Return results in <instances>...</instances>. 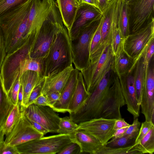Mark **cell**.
Listing matches in <instances>:
<instances>
[{"label": "cell", "mask_w": 154, "mask_h": 154, "mask_svg": "<svg viewBox=\"0 0 154 154\" xmlns=\"http://www.w3.org/2000/svg\"><path fill=\"white\" fill-rule=\"evenodd\" d=\"M125 104L119 78L109 70L90 93L81 107L69 117L79 124L91 119L122 118L120 108Z\"/></svg>", "instance_id": "obj_1"}, {"label": "cell", "mask_w": 154, "mask_h": 154, "mask_svg": "<svg viewBox=\"0 0 154 154\" xmlns=\"http://www.w3.org/2000/svg\"><path fill=\"white\" fill-rule=\"evenodd\" d=\"M33 1L29 0L0 18V27L3 32L7 54L17 50L27 40L24 36Z\"/></svg>", "instance_id": "obj_2"}, {"label": "cell", "mask_w": 154, "mask_h": 154, "mask_svg": "<svg viewBox=\"0 0 154 154\" xmlns=\"http://www.w3.org/2000/svg\"><path fill=\"white\" fill-rule=\"evenodd\" d=\"M72 63L71 41L64 26L57 33L44 58V77L58 73Z\"/></svg>", "instance_id": "obj_3"}, {"label": "cell", "mask_w": 154, "mask_h": 154, "mask_svg": "<svg viewBox=\"0 0 154 154\" xmlns=\"http://www.w3.org/2000/svg\"><path fill=\"white\" fill-rule=\"evenodd\" d=\"M64 26L56 2L39 28L31 51L30 57L44 59L57 33Z\"/></svg>", "instance_id": "obj_4"}, {"label": "cell", "mask_w": 154, "mask_h": 154, "mask_svg": "<svg viewBox=\"0 0 154 154\" xmlns=\"http://www.w3.org/2000/svg\"><path fill=\"white\" fill-rule=\"evenodd\" d=\"M25 42L13 52L7 54L0 73L4 89L8 95L12 87L19 79V68L21 61L30 57L31 50L35 42L36 35L30 33Z\"/></svg>", "instance_id": "obj_5"}, {"label": "cell", "mask_w": 154, "mask_h": 154, "mask_svg": "<svg viewBox=\"0 0 154 154\" xmlns=\"http://www.w3.org/2000/svg\"><path fill=\"white\" fill-rule=\"evenodd\" d=\"M114 56L109 43L99 57L90 60L88 67L80 71L89 94L95 89L107 72L114 69Z\"/></svg>", "instance_id": "obj_6"}, {"label": "cell", "mask_w": 154, "mask_h": 154, "mask_svg": "<svg viewBox=\"0 0 154 154\" xmlns=\"http://www.w3.org/2000/svg\"><path fill=\"white\" fill-rule=\"evenodd\" d=\"M102 16L103 14L92 20L71 41L72 63L75 68L80 71L89 64L91 42Z\"/></svg>", "instance_id": "obj_7"}, {"label": "cell", "mask_w": 154, "mask_h": 154, "mask_svg": "<svg viewBox=\"0 0 154 154\" xmlns=\"http://www.w3.org/2000/svg\"><path fill=\"white\" fill-rule=\"evenodd\" d=\"M70 134H60L34 139L16 146L19 154H55L72 142Z\"/></svg>", "instance_id": "obj_8"}, {"label": "cell", "mask_w": 154, "mask_h": 154, "mask_svg": "<svg viewBox=\"0 0 154 154\" xmlns=\"http://www.w3.org/2000/svg\"><path fill=\"white\" fill-rule=\"evenodd\" d=\"M154 38V18L146 26L125 38L124 51L133 61L132 71Z\"/></svg>", "instance_id": "obj_9"}, {"label": "cell", "mask_w": 154, "mask_h": 154, "mask_svg": "<svg viewBox=\"0 0 154 154\" xmlns=\"http://www.w3.org/2000/svg\"><path fill=\"white\" fill-rule=\"evenodd\" d=\"M130 34L142 28L154 18V0H128Z\"/></svg>", "instance_id": "obj_10"}, {"label": "cell", "mask_w": 154, "mask_h": 154, "mask_svg": "<svg viewBox=\"0 0 154 154\" xmlns=\"http://www.w3.org/2000/svg\"><path fill=\"white\" fill-rule=\"evenodd\" d=\"M44 135L32 126L23 110L21 112L19 117L11 132L5 136L4 143L16 146Z\"/></svg>", "instance_id": "obj_11"}, {"label": "cell", "mask_w": 154, "mask_h": 154, "mask_svg": "<svg viewBox=\"0 0 154 154\" xmlns=\"http://www.w3.org/2000/svg\"><path fill=\"white\" fill-rule=\"evenodd\" d=\"M23 111L28 119L39 123L49 132L57 133L60 117L52 108L32 103Z\"/></svg>", "instance_id": "obj_12"}, {"label": "cell", "mask_w": 154, "mask_h": 154, "mask_svg": "<svg viewBox=\"0 0 154 154\" xmlns=\"http://www.w3.org/2000/svg\"><path fill=\"white\" fill-rule=\"evenodd\" d=\"M116 119L102 118L92 119L78 124L76 130L91 134L104 145L113 137Z\"/></svg>", "instance_id": "obj_13"}, {"label": "cell", "mask_w": 154, "mask_h": 154, "mask_svg": "<svg viewBox=\"0 0 154 154\" xmlns=\"http://www.w3.org/2000/svg\"><path fill=\"white\" fill-rule=\"evenodd\" d=\"M102 14L101 11L91 5L84 3L79 5L71 29L68 32L71 41L75 38L91 22Z\"/></svg>", "instance_id": "obj_14"}, {"label": "cell", "mask_w": 154, "mask_h": 154, "mask_svg": "<svg viewBox=\"0 0 154 154\" xmlns=\"http://www.w3.org/2000/svg\"><path fill=\"white\" fill-rule=\"evenodd\" d=\"M132 73H128L123 76L117 75L119 78L127 110L133 116L134 119L139 116L140 106L137 100L134 78Z\"/></svg>", "instance_id": "obj_15"}, {"label": "cell", "mask_w": 154, "mask_h": 154, "mask_svg": "<svg viewBox=\"0 0 154 154\" xmlns=\"http://www.w3.org/2000/svg\"><path fill=\"white\" fill-rule=\"evenodd\" d=\"M153 62L149 65L140 104L141 113L145 120L151 122L154 114V66Z\"/></svg>", "instance_id": "obj_16"}, {"label": "cell", "mask_w": 154, "mask_h": 154, "mask_svg": "<svg viewBox=\"0 0 154 154\" xmlns=\"http://www.w3.org/2000/svg\"><path fill=\"white\" fill-rule=\"evenodd\" d=\"M74 68L72 65L58 73L44 77L40 93L46 96L54 91H59L61 92Z\"/></svg>", "instance_id": "obj_17"}, {"label": "cell", "mask_w": 154, "mask_h": 154, "mask_svg": "<svg viewBox=\"0 0 154 154\" xmlns=\"http://www.w3.org/2000/svg\"><path fill=\"white\" fill-rule=\"evenodd\" d=\"M79 71L75 68L72 71L68 82L61 92L59 99L53 105L52 108L56 112H69V106L76 85Z\"/></svg>", "instance_id": "obj_18"}, {"label": "cell", "mask_w": 154, "mask_h": 154, "mask_svg": "<svg viewBox=\"0 0 154 154\" xmlns=\"http://www.w3.org/2000/svg\"><path fill=\"white\" fill-rule=\"evenodd\" d=\"M70 135L72 142L76 143L79 146L80 154L85 153L95 154L102 145L97 139L83 131L77 130Z\"/></svg>", "instance_id": "obj_19"}, {"label": "cell", "mask_w": 154, "mask_h": 154, "mask_svg": "<svg viewBox=\"0 0 154 154\" xmlns=\"http://www.w3.org/2000/svg\"><path fill=\"white\" fill-rule=\"evenodd\" d=\"M44 79L38 72L33 71L24 72L20 78V85L23 87V96L21 112L27 106L30 94L34 88Z\"/></svg>", "instance_id": "obj_20"}, {"label": "cell", "mask_w": 154, "mask_h": 154, "mask_svg": "<svg viewBox=\"0 0 154 154\" xmlns=\"http://www.w3.org/2000/svg\"><path fill=\"white\" fill-rule=\"evenodd\" d=\"M56 2L63 23L69 32L79 5L75 0H57Z\"/></svg>", "instance_id": "obj_21"}, {"label": "cell", "mask_w": 154, "mask_h": 154, "mask_svg": "<svg viewBox=\"0 0 154 154\" xmlns=\"http://www.w3.org/2000/svg\"><path fill=\"white\" fill-rule=\"evenodd\" d=\"M89 95L82 74L79 71L76 85L69 106V114L76 112L82 106Z\"/></svg>", "instance_id": "obj_22"}, {"label": "cell", "mask_w": 154, "mask_h": 154, "mask_svg": "<svg viewBox=\"0 0 154 154\" xmlns=\"http://www.w3.org/2000/svg\"><path fill=\"white\" fill-rule=\"evenodd\" d=\"M134 70L133 75L137 100L138 104L140 106L142 93L147 76L145 72L142 56L137 62Z\"/></svg>", "instance_id": "obj_23"}, {"label": "cell", "mask_w": 154, "mask_h": 154, "mask_svg": "<svg viewBox=\"0 0 154 154\" xmlns=\"http://www.w3.org/2000/svg\"><path fill=\"white\" fill-rule=\"evenodd\" d=\"M133 60L126 53L124 49L114 56V69L118 75L123 76L132 72Z\"/></svg>", "instance_id": "obj_24"}, {"label": "cell", "mask_w": 154, "mask_h": 154, "mask_svg": "<svg viewBox=\"0 0 154 154\" xmlns=\"http://www.w3.org/2000/svg\"><path fill=\"white\" fill-rule=\"evenodd\" d=\"M118 26L125 38L130 34L128 0H120L118 15Z\"/></svg>", "instance_id": "obj_25"}, {"label": "cell", "mask_w": 154, "mask_h": 154, "mask_svg": "<svg viewBox=\"0 0 154 154\" xmlns=\"http://www.w3.org/2000/svg\"><path fill=\"white\" fill-rule=\"evenodd\" d=\"M14 106L4 89L0 75V127L3 126Z\"/></svg>", "instance_id": "obj_26"}, {"label": "cell", "mask_w": 154, "mask_h": 154, "mask_svg": "<svg viewBox=\"0 0 154 154\" xmlns=\"http://www.w3.org/2000/svg\"><path fill=\"white\" fill-rule=\"evenodd\" d=\"M44 59L30 57L21 61L19 68L20 76L25 72L30 70L36 72L44 77Z\"/></svg>", "instance_id": "obj_27"}, {"label": "cell", "mask_w": 154, "mask_h": 154, "mask_svg": "<svg viewBox=\"0 0 154 154\" xmlns=\"http://www.w3.org/2000/svg\"><path fill=\"white\" fill-rule=\"evenodd\" d=\"M134 144L136 148L141 154H153L154 152V127H152L141 140Z\"/></svg>", "instance_id": "obj_28"}, {"label": "cell", "mask_w": 154, "mask_h": 154, "mask_svg": "<svg viewBox=\"0 0 154 154\" xmlns=\"http://www.w3.org/2000/svg\"><path fill=\"white\" fill-rule=\"evenodd\" d=\"M125 37L123 35L118 26L112 30L110 37V43L114 56L124 50Z\"/></svg>", "instance_id": "obj_29"}, {"label": "cell", "mask_w": 154, "mask_h": 154, "mask_svg": "<svg viewBox=\"0 0 154 154\" xmlns=\"http://www.w3.org/2000/svg\"><path fill=\"white\" fill-rule=\"evenodd\" d=\"M141 154L136 149L135 144L126 147L110 148L101 145L95 154Z\"/></svg>", "instance_id": "obj_30"}, {"label": "cell", "mask_w": 154, "mask_h": 154, "mask_svg": "<svg viewBox=\"0 0 154 154\" xmlns=\"http://www.w3.org/2000/svg\"><path fill=\"white\" fill-rule=\"evenodd\" d=\"M21 111L18 104L14 105L2 127L5 136L11 131L20 115Z\"/></svg>", "instance_id": "obj_31"}, {"label": "cell", "mask_w": 154, "mask_h": 154, "mask_svg": "<svg viewBox=\"0 0 154 154\" xmlns=\"http://www.w3.org/2000/svg\"><path fill=\"white\" fill-rule=\"evenodd\" d=\"M78 124L74 122L69 116L60 118L57 133L71 134L77 130Z\"/></svg>", "instance_id": "obj_32"}, {"label": "cell", "mask_w": 154, "mask_h": 154, "mask_svg": "<svg viewBox=\"0 0 154 154\" xmlns=\"http://www.w3.org/2000/svg\"><path fill=\"white\" fill-rule=\"evenodd\" d=\"M110 140L104 145L105 146L110 148L126 147L134 144L136 139L125 135L115 139Z\"/></svg>", "instance_id": "obj_33"}, {"label": "cell", "mask_w": 154, "mask_h": 154, "mask_svg": "<svg viewBox=\"0 0 154 154\" xmlns=\"http://www.w3.org/2000/svg\"><path fill=\"white\" fill-rule=\"evenodd\" d=\"M29 0H0V18L12 9Z\"/></svg>", "instance_id": "obj_34"}, {"label": "cell", "mask_w": 154, "mask_h": 154, "mask_svg": "<svg viewBox=\"0 0 154 154\" xmlns=\"http://www.w3.org/2000/svg\"><path fill=\"white\" fill-rule=\"evenodd\" d=\"M103 19V15L99 24L92 38L90 45V56L100 48V45L101 40V28Z\"/></svg>", "instance_id": "obj_35"}, {"label": "cell", "mask_w": 154, "mask_h": 154, "mask_svg": "<svg viewBox=\"0 0 154 154\" xmlns=\"http://www.w3.org/2000/svg\"><path fill=\"white\" fill-rule=\"evenodd\" d=\"M154 53V39L150 42L142 56L143 62L146 70L148 69L150 63L153 57Z\"/></svg>", "instance_id": "obj_36"}, {"label": "cell", "mask_w": 154, "mask_h": 154, "mask_svg": "<svg viewBox=\"0 0 154 154\" xmlns=\"http://www.w3.org/2000/svg\"><path fill=\"white\" fill-rule=\"evenodd\" d=\"M140 125V122L139 121L138 118L134 119L133 123L130 125L121 137L127 135L136 139L139 133Z\"/></svg>", "instance_id": "obj_37"}, {"label": "cell", "mask_w": 154, "mask_h": 154, "mask_svg": "<svg viewBox=\"0 0 154 154\" xmlns=\"http://www.w3.org/2000/svg\"><path fill=\"white\" fill-rule=\"evenodd\" d=\"M140 125L139 133L135 140V143L141 140L151 129L152 127H154V124L151 121L146 120L142 123Z\"/></svg>", "instance_id": "obj_38"}, {"label": "cell", "mask_w": 154, "mask_h": 154, "mask_svg": "<svg viewBox=\"0 0 154 154\" xmlns=\"http://www.w3.org/2000/svg\"><path fill=\"white\" fill-rule=\"evenodd\" d=\"M20 78L15 82L8 94L11 102L14 105L18 104V94L20 86Z\"/></svg>", "instance_id": "obj_39"}, {"label": "cell", "mask_w": 154, "mask_h": 154, "mask_svg": "<svg viewBox=\"0 0 154 154\" xmlns=\"http://www.w3.org/2000/svg\"><path fill=\"white\" fill-rule=\"evenodd\" d=\"M58 154H80V148L76 143L72 142L57 153Z\"/></svg>", "instance_id": "obj_40"}, {"label": "cell", "mask_w": 154, "mask_h": 154, "mask_svg": "<svg viewBox=\"0 0 154 154\" xmlns=\"http://www.w3.org/2000/svg\"><path fill=\"white\" fill-rule=\"evenodd\" d=\"M7 53L3 32L0 27V73Z\"/></svg>", "instance_id": "obj_41"}, {"label": "cell", "mask_w": 154, "mask_h": 154, "mask_svg": "<svg viewBox=\"0 0 154 154\" xmlns=\"http://www.w3.org/2000/svg\"><path fill=\"white\" fill-rule=\"evenodd\" d=\"M44 80V79L38 84L32 91L29 98L27 106L33 103L35 100L40 94Z\"/></svg>", "instance_id": "obj_42"}, {"label": "cell", "mask_w": 154, "mask_h": 154, "mask_svg": "<svg viewBox=\"0 0 154 154\" xmlns=\"http://www.w3.org/2000/svg\"><path fill=\"white\" fill-rule=\"evenodd\" d=\"M0 154H19L16 146L5 145L0 149Z\"/></svg>", "instance_id": "obj_43"}, {"label": "cell", "mask_w": 154, "mask_h": 154, "mask_svg": "<svg viewBox=\"0 0 154 154\" xmlns=\"http://www.w3.org/2000/svg\"><path fill=\"white\" fill-rule=\"evenodd\" d=\"M33 103L38 105L47 106L51 108L53 107L46 96L41 93L35 100Z\"/></svg>", "instance_id": "obj_44"}, {"label": "cell", "mask_w": 154, "mask_h": 154, "mask_svg": "<svg viewBox=\"0 0 154 154\" xmlns=\"http://www.w3.org/2000/svg\"><path fill=\"white\" fill-rule=\"evenodd\" d=\"M60 94V92L56 91L51 93L46 96L50 103L53 106V105L59 99Z\"/></svg>", "instance_id": "obj_45"}, {"label": "cell", "mask_w": 154, "mask_h": 154, "mask_svg": "<svg viewBox=\"0 0 154 154\" xmlns=\"http://www.w3.org/2000/svg\"><path fill=\"white\" fill-rule=\"evenodd\" d=\"M130 125L126 122L124 119L121 118L116 119L114 126L113 129L114 131L125 127H128Z\"/></svg>", "instance_id": "obj_46"}, {"label": "cell", "mask_w": 154, "mask_h": 154, "mask_svg": "<svg viewBox=\"0 0 154 154\" xmlns=\"http://www.w3.org/2000/svg\"><path fill=\"white\" fill-rule=\"evenodd\" d=\"M28 120L32 125V126L36 130L43 134L44 135H45L47 133H49V132L48 130H47L39 123L33 121L29 120Z\"/></svg>", "instance_id": "obj_47"}, {"label": "cell", "mask_w": 154, "mask_h": 154, "mask_svg": "<svg viewBox=\"0 0 154 154\" xmlns=\"http://www.w3.org/2000/svg\"><path fill=\"white\" fill-rule=\"evenodd\" d=\"M82 3H86L91 5L101 11L100 8L99 0H82Z\"/></svg>", "instance_id": "obj_48"}, {"label": "cell", "mask_w": 154, "mask_h": 154, "mask_svg": "<svg viewBox=\"0 0 154 154\" xmlns=\"http://www.w3.org/2000/svg\"><path fill=\"white\" fill-rule=\"evenodd\" d=\"M128 127L123 128L115 131L113 137L111 139H115L120 137L126 131Z\"/></svg>", "instance_id": "obj_49"}, {"label": "cell", "mask_w": 154, "mask_h": 154, "mask_svg": "<svg viewBox=\"0 0 154 154\" xmlns=\"http://www.w3.org/2000/svg\"><path fill=\"white\" fill-rule=\"evenodd\" d=\"M23 90L22 85H20V90L18 94V104L19 105L20 110L22 107V103L23 101Z\"/></svg>", "instance_id": "obj_50"}, {"label": "cell", "mask_w": 154, "mask_h": 154, "mask_svg": "<svg viewBox=\"0 0 154 154\" xmlns=\"http://www.w3.org/2000/svg\"><path fill=\"white\" fill-rule=\"evenodd\" d=\"M99 6L101 11L103 12V10L108 5L110 1L109 0H99Z\"/></svg>", "instance_id": "obj_51"}, {"label": "cell", "mask_w": 154, "mask_h": 154, "mask_svg": "<svg viewBox=\"0 0 154 154\" xmlns=\"http://www.w3.org/2000/svg\"><path fill=\"white\" fill-rule=\"evenodd\" d=\"M5 135L2 127H0V149L4 144Z\"/></svg>", "instance_id": "obj_52"}, {"label": "cell", "mask_w": 154, "mask_h": 154, "mask_svg": "<svg viewBox=\"0 0 154 154\" xmlns=\"http://www.w3.org/2000/svg\"><path fill=\"white\" fill-rule=\"evenodd\" d=\"M79 5L82 3V0H75Z\"/></svg>", "instance_id": "obj_53"}, {"label": "cell", "mask_w": 154, "mask_h": 154, "mask_svg": "<svg viewBox=\"0 0 154 154\" xmlns=\"http://www.w3.org/2000/svg\"><path fill=\"white\" fill-rule=\"evenodd\" d=\"M109 1H111V0H109Z\"/></svg>", "instance_id": "obj_54"}]
</instances>
